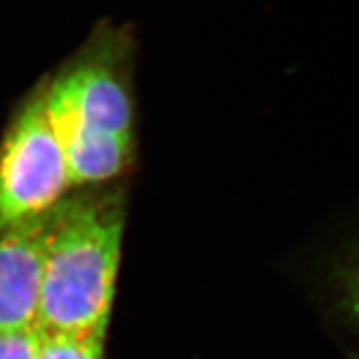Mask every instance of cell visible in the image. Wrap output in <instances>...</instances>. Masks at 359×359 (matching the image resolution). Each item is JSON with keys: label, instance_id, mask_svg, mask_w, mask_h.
<instances>
[{"label": "cell", "instance_id": "obj_7", "mask_svg": "<svg viewBox=\"0 0 359 359\" xmlns=\"http://www.w3.org/2000/svg\"><path fill=\"white\" fill-rule=\"evenodd\" d=\"M39 327L0 332V359H36Z\"/></svg>", "mask_w": 359, "mask_h": 359}, {"label": "cell", "instance_id": "obj_3", "mask_svg": "<svg viewBox=\"0 0 359 359\" xmlns=\"http://www.w3.org/2000/svg\"><path fill=\"white\" fill-rule=\"evenodd\" d=\"M46 106L93 130L132 137V102L106 51L88 57L46 86Z\"/></svg>", "mask_w": 359, "mask_h": 359}, {"label": "cell", "instance_id": "obj_5", "mask_svg": "<svg viewBox=\"0 0 359 359\" xmlns=\"http://www.w3.org/2000/svg\"><path fill=\"white\" fill-rule=\"evenodd\" d=\"M48 115L62 146L69 187L108 181L123 172L130 161L132 137L93 130L66 115Z\"/></svg>", "mask_w": 359, "mask_h": 359}, {"label": "cell", "instance_id": "obj_4", "mask_svg": "<svg viewBox=\"0 0 359 359\" xmlns=\"http://www.w3.org/2000/svg\"><path fill=\"white\" fill-rule=\"evenodd\" d=\"M51 208L26 219L0 239V332L35 327Z\"/></svg>", "mask_w": 359, "mask_h": 359}, {"label": "cell", "instance_id": "obj_1", "mask_svg": "<svg viewBox=\"0 0 359 359\" xmlns=\"http://www.w3.org/2000/svg\"><path fill=\"white\" fill-rule=\"evenodd\" d=\"M123 224V203L117 196L60 201L51 208L39 328L106 334Z\"/></svg>", "mask_w": 359, "mask_h": 359}, {"label": "cell", "instance_id": "obj_8", "mask_svg": "<svg viewBox=\"0 0 359 359\" xmlns=\"http://www.w3.org/2000/svg\"><path fill=\"white\" fill-rule=\"evenodd\" d=\"M343 303L359 319V254L343 272Z\"/></svg>", "mask_w": 359, "mask_h": 359}, {"label": "cell", "instance_id": "obj_6", "mask_svg": "<svg viewBox=\"0 0 359 359\" xmlns=\"http://www.w3.org/2000/svg\"><path fill=\"white\" fill-rule=\"evenodd\" d=\"M104 336L102 332H51L39 328L36 359H102Z\"/></svg>", "mask_w": 359, "mask_h": 359}, {"label": "cell", "instance_id": "obj_2", "mask_svg": "<svg viewBox=\"0 0 359 359\" xmlns=\"http://www.w3.org/2000/svg\"><path fill=\"white\" fill-rule=\"evenodd\" d=\"M66 188L62 146L41 88L20 109L0 148V232L53 208Z\"/></svg>", "mask_w": 359, "mask_h": 359}]
</instances>
